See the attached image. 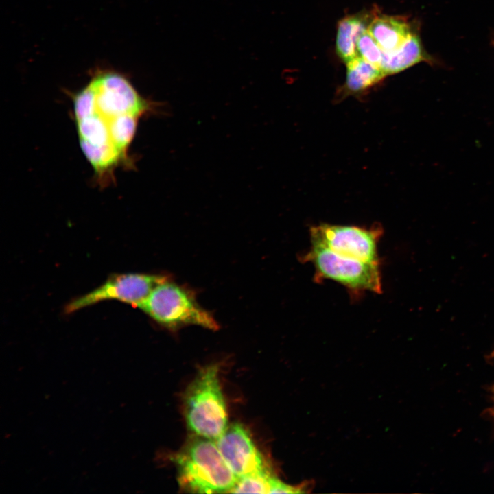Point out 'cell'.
<instances>
[{"instance_id": "obj_1", "label": "cell", "mask_w": 494, "mask_h": 494, "mask_svg": "<svg viewBox=\"0 0 494 494\" xmlns=\"http://www.w3.org/2000/svg\"><path fill=\"white\" fill-rule=\"evenodd\" d=\"M80 143L102 182L127 161L139 118L152 108L121 73L97 70L73 99Z\"/></svg>"}, {"instance_id": "obj_2", "label": "cell", "mask_w": 494, "mask_h": 494, "mask_svg": "<svg viewBox=\"0 0 494 494\" xmlns=\"http://www.w3.org/2000/svg\"><path fill=\"white\" fill-rule=\"evenodd\" d=\"M180 487L193 493H230L238 478L214 440L194 435L175 455Z\"/></svg>"}, {"instance_id": "obj_3", "label": "cell", "mask_w": 494, "mask_h": 494, "mask_svg": "<svg viewBox=\"0 0 494 494\" xmlns=\"http://www.w3.org/2000/svg\"><path fill=\"white\" fill-rule=\"evenodd\" d=\"M188 429L198 436L217 440L228 427L226 406L219 379V366L202 368L183 396Z\"/></svg>"}, {"instance_id": "obj_4", "label": "cell", "mask_w": 494, "mask_h": 494, "mask_svg": "<svg viewBox=\"0 0 494 494\" xmlns=\"http://www.w3.org/2000/svg\"><path fill=\"white\" fill-rule=\"evenodd\" d=\"M139 308L173 330L193 325L212 330L219 328L213 316L198 304L190 290L169 279L156 286Z\"/></svg>"}, {"instance_id": "obj_5", "label": "cell", "mask_w": 494, "mask_h": 494, "mask_svg": "<svg viewBox=\"0 0 494 494\" xmlns=\"http://www.w3.org/2000/svg\"><path fill=\"white\" fill-rule=\"evenodd\" d=\"M302 259L303 261L312 263L318 281L333 280L353 292H381L379 263L344 257L314 244Z\"/></svg>"}, {"instance_id": "obj_6", "label": "cell", "mask_w": 494, "mask_h": 494, "mask_svg": "<svg viewBox=\"0 0 494 494\" xmlns=\"http://www.w3.org/2000/svg\"><path fill=\"white\" fill-rule=\"evenodd\" d=\"M382 234L379 225L367 228L322 224L310 229L311 244L344 257L373 263H379L377 244Z\"/></svg>"}, {"instance_id": "obj_7", "label": "cell", "mask_w": 494, "mask_h": 494, "mask_svg": "<svg viewBox=\"0 0 494 494\" xmlns=\"http://www.w3.org/2000/svg\"><path fill=\"white\" fill-rule=\"evenodd\" d=\"M169 279L167 276L160 274H114L96 289L69 303L65 312L71 314L108 299L139 307L156 286Z\"/></svg>"}, {"instance_id": "obj_8", "label": "cell", "mask_w": 494, "mask_h": 494, "mask_svg": "<svg viewBox=\"0 0 494 494\" xmlns=\"http://www.w3.org/2000/svg\"><path fill=\"white\" fill-rule=\"evenodd\" d=\"M215 443L224 460L238 479L268 469L262 454L247 429L242 424L233 423L228 426Z\"/></svg>"}, {"instance_id": "obj_9", "label": "cell", "mask_w": 494, "mask_h": 494, "mask_svg": "<svg viewBox=\"0 0 494 494\" xmlns=\"http://www.w3.org/2000/svg\"><path fill=\"white\" fill-rule=\"evenodd\" d=\"M418 30L419 26L416 21L403 16L381 14L379 11L368 28V33L384 52L396 50Z\"/></svg>"}, {"instance_id": "obj_10", "label": "cell", "mask_w": 494, "mask_h": 494, "mask_svg": "<svg viewBox=\"0 0 494 494\" xmlns=\"http://www.w3.org/2000/svg\"><path fill=\"white\" fill-rule=\"evenodd\" d=\"M379 10L372 9L344 16L338 23L336 36V53L345 64L358 56L357 41Z\"/></svg>"}, {"instance_id": "obj_11", "label": "cell", "mask_w": 494, "mask_h": 494, "mask_svg": "<svg viewBox=\"0 0 494 494\" xmlns=\"http://www.w3.org/2000/svg\"><path fill=\"white\" fill-rule=\"evenodd\" d=\"M434 64V60L423 47L419 30L412 33L396 50L384 52L381 69L386 75H390L420 62Z\"/></svg>"}, {"instance_id": "obj_12", "label": "cell", "mask_w": 494, "mask_h": 494, "mask_svg": "<svg viewBox=\"0 0 494 494\" xmlns=\"http://www.w3.org/2000/svg\"><path fill=\"white\" fill-rule=\"evenodd\" d=\"M346 66V80L339 89L338 97L360 95L380 83L387 77L384 71L362 58L357 56Z\"/></svg>"}, {"instance_id": "obj_13", "label": "cell", "mask_w": 494, "mask_h": 494, "mask_svg": "<svg viewBox=\"0 0 494 494\" xmlns=\"http://www.w3.org/2000/svg\"><path fill=\"white\" fill-rule=\"evenodd\" d=\"M271 476L269 471L266 469L240 478L230 493H269Z\"/></svg>"}, {"instance_id": "obj_14", "label": "cell", "mask_w": 494, "mask_h": 494, "mask_svg": "<svg viewBox=\"0 0 494 494\" xmlns=\"http://www.w3.org/2000/svg\"><path fill=\"white\" fill-rule=\"evenodd\" d=\"M357 51L360 57L377 67H381L384 51L368 30L362 33L357 39Z\"/></svg>"}, {"instance_id": "obj_15", "label": "cell", "mask_w": 494, "mask_h": 494, "mask_svg": "<svg viewBox=\"0 0 494 494\" xmlns=\"http://www.w3.org/2000/svg\"><path fill=\"white\" fill-rule=\"evenodd\" d=\"M301 491V488L286 484L277 478L271 476L270 478L269 493H296Z\"/></svg>"}, {"instance_id": "obj_16", "label": "cell", "mask_w": 494, "mask_h": 494, "mask_svg": "<svg viewBox=\"0 0 494 494\" xmlns=\"http://www.w3.org/2000/svg\"><path fill=\"white\" fill-rule=\"evenodd\" d=\"M488 357L491 362L494 363V350L489 355ZM489 391L492 405L487 409L486 412L494 421V384L490 387Z\"/></svg>"}, {"instance_id": "obj_17", "label": "cell", "mask_w": 494, "mask_h": 494, "mask_svg": "<svg viewBox=\"0 0 494 494\" xmlns=\"http://www.w3.org/2000/svg\"><path fill=\"white\" fill-rule=\"evenodd\" d=\"M493 43V45H494V39L493 40V43Z\"/></svg>"}]
</instances>
